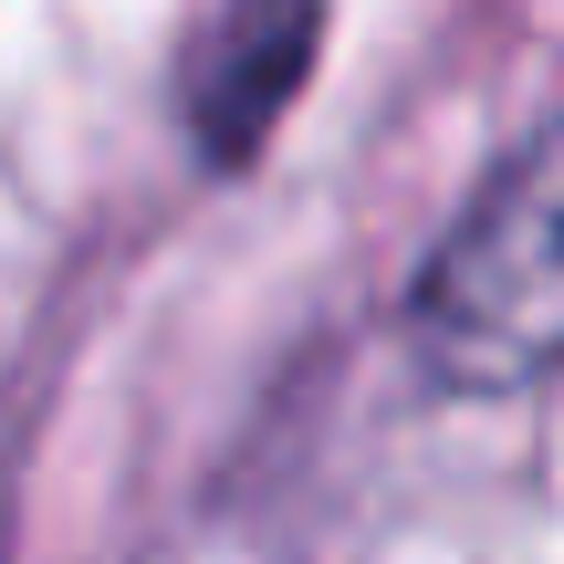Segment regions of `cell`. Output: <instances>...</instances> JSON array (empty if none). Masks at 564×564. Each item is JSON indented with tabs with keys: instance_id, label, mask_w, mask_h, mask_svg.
Masks as SVG:
<instances>
[{
	"instance_id": "6da1fadb",
	"label": "cell",
	"mask_w": 564,
	"mask_h": 564,
	"mask_svg": "<svg viewBox=\"0 0 564 564\" xmlns=\"http://www.w3.org/2000/svg\"><path fill=\"white\" fill-rule=\"evenodd\" d=\"M408 345L470 398L564 377V116L429 251L408 282Z\"/></svg>"
},
{
	"instance_id": "7a4b0ae2",
	"label": "cell",
	"mask_w": 564,
	"mask_h": 564,
	"mask_svg": "<svg viewBox=\"0 0 564 564\" xmlns=\"http://www.w3.org/2000/svg\"><path fill=\"white\" fill-rule=\"evenodd\" d=\"M324 53V0H220V21L188 53V137L209 167H241L272 147L293 95L314 84Z\"/></svg>"
}]
</instances>
